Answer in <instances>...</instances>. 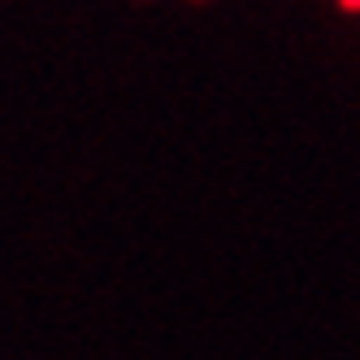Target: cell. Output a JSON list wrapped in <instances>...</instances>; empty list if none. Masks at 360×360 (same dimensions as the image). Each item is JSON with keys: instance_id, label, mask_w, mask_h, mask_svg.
I'll return each mask as SVG.
<instances>
[{"instance_id": "1", "label": "cell", "mask_w": 360, "mask_h": 360, "mask_svg": "<svg viewBox=\"0 0 360 360\" xmlns=\"http://www.w3.org/2000/svg\"><path fill=\"white\" fill-rule=\"evenodd\" d=\"M347 5H352V9H360V0H347Z\"/></svg>"}]
</instances>
